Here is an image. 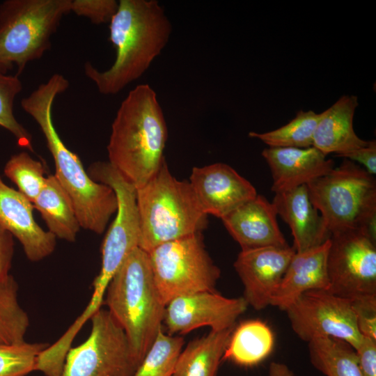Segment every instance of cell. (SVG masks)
Returning a JSON list of instances; mask_svg holds the SVG:
<instances>
[{
    "mask_svg": "<svg viewBox=\"0 0 376 376\" xmlns=\"http://www.w3.org/2000/svg\"><path fill=\"white\" fill-rule=\"evenodd\" d=\"M69 87L61 74L53 75L21 101L24 111L38 124L54 158V175L70 198L81 228L97 234L105 230L116 212L117 197L113 189L93 180L85 171L79 157L62 141L52 120L55 98Z\"/></svg>",
    "mask_w": 376,
    "mask_h": 376,
    "instance_id": "1",
    "label": "cell"
},
{
    "mask_svg": "<svg viewBox=\"0 0 376 376\" xmlns=\"http://www.w3.org/2000/svg\"><path fill=\"white\" fill-rule=\"evenodd\" d=\"M172 25L156 0H120L109 22L114 62L104 71L91 63L84 73L103 95H115L141 77L169 42Z\"/></svg>",
    "mask_w": 376,
    "mask_h": 376,
    "instance_id": "2",
    "label": "cell"
},
{
    "mask_svg": "<svg viewBox=\"0 0 376 376\" xmlns=\"http://www.w3.org/2000/svg\"><path fill=\"white\" fill-rule=\"evenodd\" d=\"M167 125L157 94L148 84L131 90L111 125L109 163L136 189L143 186L166 160Z\"/></svg>",
    "mask_w": 376,
    "mask_h": 376,
    "instance_id": "3",
    "label": "cell"
},
{
    "mask_svg": "<svg viewBox=\"0 0 376 376\" xmlns=\"http://www.w3.org/2000/svg\"><path fill=\"white\" fill-rule=\"evenodd\" d=\"M104 301L125 333L136 370L162 330L166 308L147 252L136 247L130 253L111 280Z\"/></svg>",
    "mask_w": 376,
    "mask_h": 376,
    "instance_id": "4",
    "label": "cell"
},
{
    "mask_svg": "<svg viewBox=\"0 0 376 376\" xmlns=\"http://www.w3.org/2000/svg\"><path fill=\"white\" fill-rule=\"evenodd\" d=\"M140 222L139 247L149 252L164 243L201 232L207 222L189 181L179 180L166 160L136 189Z\"/></svg>",
    "mask_w": 376,
    "mask_h": 376,
    "instance_id": "5",
    "label": "cell"
},
{
    "mask_svg": "<svg viewBox=\"0 0 376 376\" xmlns=\"http://www.w3.org/2000/svg\"><path fill=\"white\" fill-rule=\"evenodd\" d=\"M311 201L331 233L359 229L376 240V180L344 159L329 173L306 185Z\"/></svg>",
    "mask_w": 376,
    "mask_h": 376,
    "instance_id": "6",
    "label": "cell"
},
{
    "mask_svg": "<svg viewBox=\"0 0 376 376\" xmlns=\"http://www.w3.org/2000/svg\"><path fill=\"white\" fill-rule=\"evenodd\" d=\"M71 0H6L0 3V72L14 67L19 75L26 65L50 49L51 37Z\"/></svg>",
    "mask_w": 376,
    "mask_h": 376,
    "instance_id": "7",
    "label": "cell"
},
{
    "mask_svg": "<svg viewBox=\"0 0 376 376\" xmlns=\"http://www.w3.org/2000/svg\"><path fill=\"white\" fill-rule=\"evenodd\" d=\"M163 303L203 291H215L221 271L205 249L201 232L160 244L147 252Z\"/></svg>",
    "mask_w": 376,
    "mask_h": 376,
    "instance_id": "8",
    "label": "cell"
},
{
    "mask_svg": "<svg viewBox=\"0 0 376 376\" xmlns=\"http://www.w3.org/2000/svg\"><path fill=\"white\" fill-rule=\"evenodd\" d=\"M87 339L68 350L61 376H132L133 363L127 338L108 310L90 319Z\"/></svg>",
    "mask_w": 376,
    "mask_h": 376,
    "instance_id": "9",
    "label": "cell"
},
{
    "mask_svg": "<svg viewBox=\"0 0 376 376\" xmlns=\"http://www.w3.org/2000/svg\"><path fill=\"white\" fill-rule=\"evenodd\" d=\"M327 258L328 291L353 299L376 295V240L362 230L331 234Z\"/></svg>",
    "mask_w": 376,
    "mask_h": 376,
    "instance_id": "10",
    "label": "cell"
},
{
    "mask_svg": "<svg viewBox=\"0 0 376 376\" xmlns=\"http://www.w3.org/2000/svg\"><path fill=\"white\" fill-rule=\"evenodd\" d=\"M88 170L93 180L111 187L117 197L116 218L102 242L101 268L96 276L108 285L127 257L139 247L140 222L136 189L109 162H95Z\"/></svg>",
    "mask_w": 376,
    "mask_h": 376,
    "instance_id": "11",
    "label": "cell"
},
{
    "mask_svg": "<svg viewBox=\"0 0 376 376\" xmlns=\"http://www.w3.org/2000/svg\"><path fill=\"white\" fill-rule=\"evenodd\" d=\"M292 329L309 343L322 338L343 340L354 350L363 336L359 331L350 299L328 290L303 293L285 311Z\"/></svg>",
    "mask_w": 376,
    "mask_h": 376,
    "instance_id": "12",
    "label": "cell"
},
{
    "mask_svg": "<svg viewBox=\"0 0 376 376\" xmlns=\"http://www.w3.org/2000/svg\"><path fill=\"white\" fill-rule=\"evenodd\" d=\"M247 307L243 297H226L216 290L198 292L178 297L167 304L163 323L171 336L187 334L202 327L222 331L234 328Z\"/></svg>",
    "mask_w": 376,
    "mask_h": 376,
    "instance_id": "13",
    "label": "cell"
},
{
    "mask_svg": "<svg viewBox=\"0 0 376 376\" xmlns=\"http://www.w3.org/2000/svg\"><path fill=\"white\" fill-rule=\"evenodd\" d=\"M295 253L289 245L241 250L233 264L244 286L243 297L248 306L260 311L271 306Z\"/></svg>",
    "mask_w": 376,
    "mask_h": 376,
    "instance_id": "14",
    "label": "cell"
},
{
    "mask_svg": "<svg viewBox=\"0 0 376 376\" xmlns=\"http://www.w3.org/2000/svg\"><path fill=\"white\" fill-rule=\"evenodd\" d=\"M189 182L204 213L220 219L258 194L249 181L224 163L194 167Z\"/></svg>",
    "mask_w": 376,
    "mask_h": 376,
    "instance_id": "15",
    "label": "cell"
},
{
    "mask_svg": "<svg viewBox=\"0 0 376 376\" xmlns=\"http://www.w3.org/2000/svg\"><path fill=\"white\" fill-rule=\"evenodd\" d=\"M33 203L0 177V224L21 243L27 258L43 260L53 253L56 237L35 221Z\"/></svg>",
    "mask_w": 376,
    "mask_h": 376,
    "instance_id": "16",
    "label": "cell"
},
{
    "mask_svg": "<svg viewBox=\"0 0 376 376\" xmlns=\"http://www.w3.org/2000/svg\"><path fill=\"white\" fill-rule=\"evenodd\" d=\"M274 205L258 195L240 205L221 219L242 250L286 246Z\"/></svg>",
    "mask_w": 376,
    "mask_h": 376,
    "instance_id": "17",
    "label": "cell"
},
{
    "mask_svg": "<svg viewBox=\"0 0 376 376\" xmlns=\"http://www.w3.org/2000/svg\"><path fill=\"white\" fill-rule=\"evenodd\" d=\"M262 156L269 166L272 190L275 194L307 185L335 167L332 159H327L313 146L268 147L263 150Z\"/></svg>",
    "mask_w": 376,
    "mask_h": 376,
    "instance_id": "18",
    "label": "cell"
},
{
    "mask_svg": "<svg viewBox=\"0 0 376 376\" xmlns=\"http://www.w3.org/2000/svg\"><path fill=\"white\" fill-rule=\"evenodd\" d=\"M272 203L291 230L295 252L320 246L330 238L331 233L312 203L306 185L275 194Z\"/></svg>",
    "mask_w": 376,
    "mask_h": 376,
    "instance_id": "19",
    "label": "cell"
},
{
    "mask_svg": "<svg viewBox=\"0 0 376 376\" xmlns=\"http://www.w3.org/2000/svg\"><path fill=\"white\" fill-rule=\"evenodd\" d=\"M329 239L320 246L297 253L274 294L271 306L285 311L303 293L310 290H329L327 258Z\"/></svg>",
    "mask_w": 376,
    "mask_h": 376,
    "instance_id": "20",
    "label": "cell"
},
{
    "mask_svg": "<svg viewBox=\"0 0 376 376\" xmlns=\"http://www.w3.org/2000/svg\"><path fill=\"white\" fill-rule=\"evenodd\" d=\"M357 106V96L343 95L323 111L314 132L313 146L326 156L366 146L368 141L359 138L353 128Z\"/></svg>",
    "mask_w": 376,
    "mask_h": 376,
    "instance_id": "21",
    "label": "cell"
},
{
    "mask_svg": "<svg viewBox=\"0 0 376 376\" xmlns=\"http://www.w3.org/2000/svg\"><path fill=\"white\" fill-rule=\"evenodd\" d=\"M233 329L211 330L191 340L179 354L172 376H217Z\"/></svg>",
    "mask_w": 376,
    "mask_h": 376,
    "instance_id": "22",
    "label": "cell"
},
{
    "mask_svg": "<svg viewBox=\"0 0 376 376\" xmlns=\"http://www.w3.org/2000/svg\"><path fill=\"white\" fill-rule=\"evenodd\" d=\"M33 205L56 237L75 241L81 226L70 198L54 175L46 178Z\"/></svg>",
    "mask_w": 376,
    "mask_h": 376,
    "instance_id": "23",
    "label": "cell"
},
{
    "mask_svg": "<svg viewBox=\"0 0 376 376\" xmlns=\"http://www.w3.org/2000/svg\"><path fill=\"white\" fill-rule=\"evenodd\" d=\"M274 336L270 327L258 320H249L235 327L223 360L252 367L265 360L273 351Z\"/></svg>",
    "mask_w": 376,
    "mask_h": 376,
    "instance_id": "24",
    "label": "cell"
},
{
    "mask_svg": "<svg viewBox=\"0 0 376 376\" xmlns=\"http://www.w3.org/2000/svg\"><path fill=\"white\" fill-rule=\"evenodd\" d=\"M308 345L311 363L325 376H362L356 352L346 342L322 338Z\"/></svg>",
    "mask_w": 376,
    "mask_h": 376,
    "instance_id": "25",
    "label": "cell"
},
{
    "mask_svg": "<svg viewBox=\"0 0 376 376\" xmlns=\"http://www.w3.org/2000/svg\"><path fill=\"white\" fill-rule=\"evenodd\" d=\"M18 285L8 274L0 279V345L25 342L29 318L17 297Z\"/></svg>",
    "mask_w": 376,
    "mask_h": 376,
    "instance_id": "26",
    "label": "cell"
},
{
    "mask_svg": "<svg viewBox=\"0 0 376 376\" xmlns=\"http://www.w3.org/2000/svg\"><path fill=\"white\" fill-rule=\"evenodd\" d=\"M321 116L322 113L300 110L286 125L263 133L250 132L249 136L260 140L269 147H311L314 132Z\"/></svg>",
    "mask_w": 376,
    "mask_h": 376,
    "instance_id": "27",
    "label": "cell"
},
{
    "mask_svg": "<svg viewBox=\"0 0 376 376\" xmlns=\"http://www.w3.org/2000/svg\"><path fill=\"white\" fill-rule=\"evenodd\" d=\"M184 343L182 336L166 334L160 330L132 376H172Z\"/></svg>",
    "mask_w": 376,
    "mask_h": 376,
    "instance_id": "28",
    "label": "cell"
},
{
    "mask_svg": "<svg viewBox=\"0 0 376 376\" xmlns=\"http://www.w3.org/2000/svg\"><path fill=\"white\" fill-rule=\"evenodd\" d=\"M4 173L32 203L45 184L43 164L26 152L13 155L6 164Z\"/></svg>",
    "mask_w": 376,
    "mask_h": 376,
    "instance_id": "29",
    "label": "cell"
},
{
    "mask_svg": "<svg viewBox=\"0 0 376 376\" xmlns=\"http://www.w3.org/2000/svg\"><path fill=\"white\" fill-rule=\"evenodd\" d=\"M22 89L18 75L0 72V126L15 137L19 146L33 151L31 135L17 121L13 113L15 99Z\"/></svg>",
    "mask_w": 376,
    "mask_h": 376,
    "instance_id": "30",
    "label": "cell"
},
{
    "mask_svg": "<svg viewBox=\"0 0 376 376\" xmlns=\"http://www.w3.org/2000/svg\"><path fill=\"white\" fill-rule=\"evenodd\" d=\"M48 346L26 341L0 345V376H26L34 371L38 355Z\"/></svg>",
    "mask_w": 376,
    "mask_h": 376,
    "instance_id": "31",
    "label": "cell"
},
{
    "mask_svg": "<svg viewBox=\"0 0 376 376\" xmlns=\"http://www.w3.org/2000/svg\"><path fill=\"white\" fill-rule=\"evenodd\" d=\"M118 6L116 0H71L70 11L95 24H101L111 21Z\"/></svg>",
    "mask_w": 376,
    "mask_h": 376,
    "instance_id": "32",
    "label": "cell"
},
{
    "mask_svg": "<svg viewBox=\"0 0 376 376\" xmlns=\"http://www.w3.org/2000/svg\"><path fill=\"white\" fill-rule=\"evenodd\" d=\"M357 324L363 336L376 340V295L351 299Z\"/></svg>",
    "mask_w": 376,
    "mask_h": 376,
    "instance_id": "33",
    "label": "cell"
},
{
    "mask_svg": "<svg viewBox=\"0 0 376 376\" xmlns=\"http://www.w3.org/2000/svg\"><path fill=\"white\" fill-rule=\"evenodd\" d=\"M362 376H376V340L363 336L355 350Z\"/></svg>",
    "mask_w": 376,
    "mask_h": 376,
    "instance_id": "34",
    "label": "cell"
},
{
    "mask_svg": "<svg viewBox=\"0 0 376 376\" xmlns=\"http://www.w3.org/2000/svg\"><path fill=\"white\" fill-rule=\"evenodd\" d=\"M336 156L347 159L355 163L357 162L359 164L363 166L362 168L373 176H375L376 174L375 140L368 141V144L364 147L350 150Z\"/></svg>",
    "mask_w": 376,
    "mask_h": 376,
    "instance_id": "35",
    "label": "cell"
},
{
    "mask_svg": "<svg viewBox=\"0 0 376 376\" xmlns=\"http://www.w3.org/2000/svg\"><path fill=\"white\" fill-rule=\"evenodd\" d=\"M13 253V235L0 224V279L10 274Z\"/></svg>",
    "mask_w": 376,
    "mask_h": 376,
    "instance_id": "36",
    "label": "cell"
},
{
    "mask_svg": "<svg viewBox=\"0 0 376 376\" xmlns=\"http://www.w3.org/2000/svg\"><path fill=\"white\" fill-rule=\"evenodd\" d=\"M269 376H294V373L286 364L273 361L269 366Z\"/></svg>",
    "mask_w": 376,
    "mask_h": 376,
    "instance_id": "37",
    "label": "cell"
}]
</instances>
